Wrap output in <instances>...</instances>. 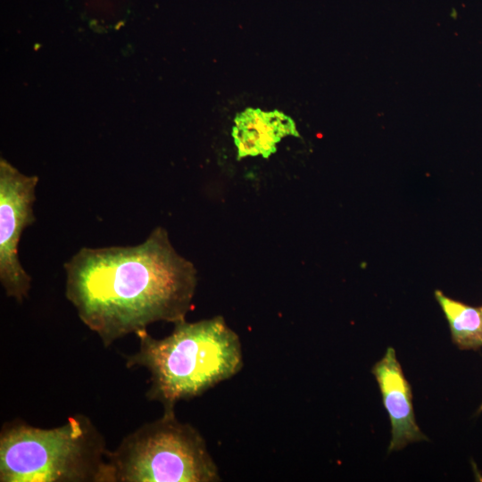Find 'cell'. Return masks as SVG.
Returning a JSON list of instances; mask_svg holds the SVG:
<instances>
[{
	"label": "cell",
	"mask_w": 482,
	"mask_h": 482,
	"mask_svg": "<svg viewBox=\"0 0 482 482\" xmlns=\"http://www.w3.org/2000/svg\"><path fill=\"white\" fill-rule=\"evenodd\" d=\"M37 176L21 173L5 160L0 162V281L9 297L21 302L27 297L31 278L19 260L22 231L36 218L33 204Z\"/></svg>",
	"instance_id": "cell-5"
},
{
	"label": "cell",
	"mask_w": 482,
	"mask_h": 482,
	"mask_svg": "<svg viewBox=\"0 0 482 482\" xmlns=\"http://www.w3.org/2000/svg\"><path fill=\"white\" fill-rule=\"evenodd\" d=\"M110 482H216L219 469L202 435L174 410L145 423L108 453Z\"/></svg>",
	"instance_id": "cell-4"
},
{
	"label": "cell",
	"mask_w": 482,
	"mask_h": 482,
	"mask_svg": "<svg viewBox=\"0 0 482 482\" xmlns=\"http://www.w3.org/2000/svg\"><path fill=\"white\" fill-rule=\"evenodd\" d=\"M480 308H481V310H482V306H481Z\"/></svg>",
	"instance_id": "cell-11"
},
{
	"label": "cell",
	"mask_w": 482,
	"mask_h": 482,
	"mask_svg": "<svg viewBox=\"0 0 482 482\" xmlns=\"http://www.w3.org/2000/svg\"><path fill=\"white\" fill-rule=\"evenodd\" d=\"M108 453L84 415L52 428L13 423L0 436V481L109 482Z\"/></svg>",
	"instance_id": "cell-3"
},
{
	"label": "cell",
	"mask_w": 482,
	"mask_h": 482,
	"mask_svg": "<svg viewBox=\"0 0 482 482\" xmlns=\"http://www.w3.org/2000/svg\"><path fill=\"white\" fill-rule=\"evenodd\" d=\"M64 270L67 299L105 346L157 321L185 320L197 284L162 227L137 245L83 247Z\"/></svg>",
	"instance_id": "cell-1"
},
{
	"label": "cell",
	"mask_w": 482,
	"mask_h": 482,
	"mask_svg": "<svg viewBox=\"0 0 482 482\" xmlns=\"http://www.w3.org/2000/svg\"><path fill=\"white\" fill-rule=\"evenodd\" d=\"M435 297L449 323L453 342L461 350L482 347V310L446 296L436 290Z\"/></svg>",
	"instance_id": "cell-8"
},
{
	"label": "cell",
	"mask_w": 482,
	"mask_h": 482,
	"mask_svg": "<svg viewBox=\"0 0 482 482\" xmlns=\"http://www.w3.org/2000/svg\"><path fill=\"white\" fill-rule=\"evenodd\" d=\"M482 411V404L480 405L479 409H478V412Z\"/></svg>",
	"instance_id": "cell-10"
},
{
	"label": "cell",
	"mask_w": 482,
	"mask_h": 482,
	"mask_svg": "<svg viewBox=\"0 0 482 482\" xmlns=\"http://www.w3.org/2000/svg\"><path fill=\"white\" fill-rule=\"evenodd\" d=\"M231 134L237 160L258 155L267 159L276 153L282 138L300 137L294 120L283 112L252 107L236 115Z\"/></svg>",
	"instance_id": "cell-7"
},
{
	"label": "cell",
	"mask_w": 482,
	"mask_h": 482,
	"mask_svg": "<svg viewBox=\"0 0 482 482\" xmlns=\"http://www.w3.org/2000/svg\"><path fill=\"white\" fill-rule=\"evenodd\" d=\"M456 14L457 12H455V10H453L452 13H451V16L455 19L456 18Z\"/></svg>",
	"instance_id": "cell-9"
},
{
	"label": "cell",
	"mask_w": 482,
	"mask_h": 482,
	"mask_svg": "<svg viewBox=\"0 0 482 482\" xmlns=\"http://www.w3.org/2000/svg\"><path fill=\"white\" fill-rule=\"evenodd\" d=\"M137 337L138 350L128 357L127 366L149 371L146 395L162 403L164 411L174 410L178 402L204 394L243 368L239 337L221 316L179 321L162 339L146 330Z\"/></svg>",
	"instance_id": "cell-2"
},
{
	"label": "cell",
	"mask_w": 482,
	"mask_h": 482,
	"mask_svg": "<svg viewBox=\"0 0 482 482\" xmlns=\"http://www.w3.org/2000/svg\"><path fill=\"white\" fill-rule=\"evenodd\" d=\"M378 384L382 401L391 422L388 452L398 451L410 443L428 440L414 415L411 385L406 379L395 351L388 347L371 370Z\"/></svg>",
	"instance_id": "cell-6"
}]
</instances>
